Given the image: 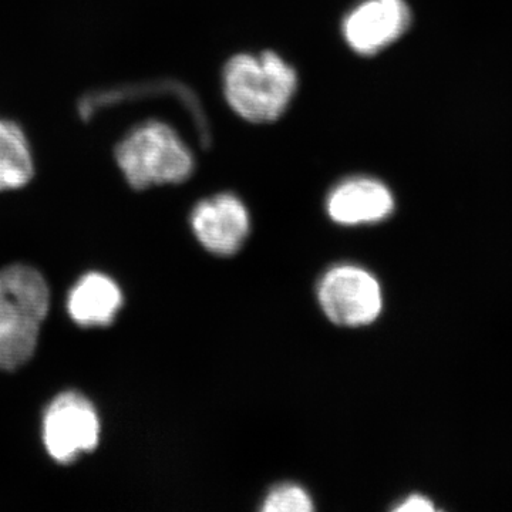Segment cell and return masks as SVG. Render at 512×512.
I'll return each instance as SVG.
<instances>
[{
    "label": "cell",
    "mask_w": 512,
    "mask_h": 512,
    "mask_svg": "<svg viewBox=\"0 0 512 512\" xmlns=\"http://www.w3.org/2000/svg\"><path fill=\"white\" fill-rule=\"evenodd\" d=\"M49 303V286L32 266L0 271V369L12 372L35 355Z\"/></svg>",
    "instance_id": "obj_1"
},
{
    "label": "cell",
    "mask_w": 512,
    "mask_h": 512,
    "mask_svg": "<svg viewBox=\"0 0 512 512\" xmlns=\"http://www.w3.org/2000/svg\"><path fill=\"white\" fill-rule=\"evenodd\" d=\"M224 93L231 109L249 123H271L285 113L296 92L292 66L274 52L232 57L224 69Z\"/></svg>",
    "instance_id": "obj_2"
},
{
    "label": "cell",
    "mask_w": 512,
    "mask_h": 512,
    "mask_svg": "<svg viewBox=\"0 0 512 512\" xmlns=\"http://www.w3.org/2000/svg\"><path fill=\"white\" fill-rule=\"evenodd\" d=\"M117 165L134 190L180 184L194 171V157L177 131L161 121L138 124L117 143Z\"/></svg>",
    "instance_id": "obj_3"
},
{
    "label": "cell",
    "mask_w": 512,
    "mask_h": 512,
    "mask_svg": "<svg viewBox=\"0 0 512 512\" xmlns=\"http://www.w3.org/2000/svg\"><path fill=\"white\" fill-rule=\"evenodd\" d=\"M100 423L93 404L82 394L67 392L47 407L43 441L49 456L60 464H72L99 444Z\"/></svg>",
    "instance_id": "obj_4"
},
{
    "label": "cell",
    "mask_w": 512,
    "mask_h": 512,
    "mask_svg": "<svg viewBox=\"0 0 512 512\" xmlns=\"http://www.w3.org/2000/svg\"><path fill=\"white\" fill-rule=\"evenodd\" d=\"M319 302L332 322L340 326H363L380 315L382 291L379 282L365 269L336 266L320 281Z\"/></svg>",
    "instance_id": "obj_5"
},
{
    "label": "cell",
    "mask_w": 512,
    "mask_h": 512,
    "mask_svg": "<svg viewBox=\"0 0 512 512\" xmlns=\"http://www.w3.org/2000/svg\"><path fill=\"white\" fill-rule=\"evenodd\" d=\"M412 23L404 0H363L343 20V36L353 52L373 56L402 37Z\"/></svg>",
    "instance_id": "obj_6"
},
{
    "label": "cell",
    "mask_w": 512,
    "mask_h": 512,
    "mask_svg": "<svg viewBox=\"0 0 512 512\" xmlns=\"http://www.w3.org/2000/svg\"><path fill=\"white\" fill-rule=\"evenodd\" d=\"M191 224L198 241L218 255L235 254L249 234L247 208L232 194L201 201L192 212Z\"/></svg>",
    "instance_id": "obj_7"
},
{
    "label": "cell",
    "mask_w": 512,
    "mask_h": 512,
    "mask_svg": "<svg viewBox=\"0 0 512 512\" xmlns=\"http://www.w3.org/2000/svg\"><path fill=\"white\" fill-rule=\"evenodd\" d=\"M329 217L342 225L373 224L394 210L392 192L380 181L349 178L333 188L328 198Z\"/></svg>",
    "instance_id": "obj_8"
},
{
    "label": "cell",
    "mask_w": 512,
    "mask_h": 512,
    "mask_svg": "<svg viewBox=\"0 0 512 512\" xmlns=\"http://www.w3.org/2000/svg\"><path fill=\"white\" fill-rule=\"evenodd\" d=\"M123 305L119 286L109 276L89 274L80 279L70 292V316L83 328L107 326L113 323Z\"/></svg>",
    "instance_id": "obj_9"
},
{
    "label": "cell",
    "mask_w": 512,
    "mask_h": 512,
    "mask_svg": "<svg viewBox=\"0 0 512 512\" xmlns=\"http://www.w3.org/2000/svg\"><path fill=\"white\" fill-rule=\"evenodd\" d=\"M35 174L32 148L22 128L0 117V192L19 190Z\"/></svg>",
    "instance_id": "obj_10"
},
{
    "label": "cell",
    "mask_w": 512,
    "mask_h": 512,
    "mask_svg": "<svg viewBox=\"0 0 512 512\" xmlns=\"http://www.w3.org/2000/svg\"><path fill=\"white\" fill-rule=\"evenodd\" d=\"M265 512H311V497L298 485H281L266 497Z\"/></svg>",
    "instance_id": "obj_11"
},
{
    "label": "cell",
    "mask_w": 512,
    "mask_h": 512,
    "mask_svg": "<svg viewBox=\"0 0 512 512\" xmlns=\"http://www.w3.org/2000/svg\"><path fill=\"white\" fill-rule=\"evenodd\" d=\"M436 510L434 505L430 503L427 498L421 497V495H413V497L407 498L403 504L396 507V512H431Z\"/></svg>",
    "instance_id": "obj_12"
}]
</instances>
